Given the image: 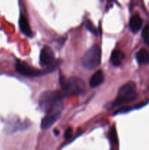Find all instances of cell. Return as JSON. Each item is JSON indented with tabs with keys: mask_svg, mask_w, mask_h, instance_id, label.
Instances as JSON below:
<instances>
[{
	"mask_svg": "<svg viewBox=\"0 0 149 150\" xmlns=\"http://www.w3.org/2000/svg\"><path fill=\"white\" fill-rule=\"evenodd\" d=\"M63 95L58 91H48L40 95L39 105L46 114H61Z\"/></svg>",
	"mask_w": 149,
	"mask_h": 150,
	"instance_id": "cell-1",
	"label": "cell"
},
{
	"mask_svg": "<svg viewBox=\"0 0 149 150\" xmlns=\"http://www.w3.org/2000/svg\"><path fill=\"white\" fill-rule=\"evenodd\" d=\"M60 85L61 93L65 96H75L84 92L86 85L84 81L76 77L65 79L63 76H60Z\"/></svg>",
	"mask_w": 149,
	"mask_h": 150,
	"instance_id": "cell-2",
	"label": "cell"
},
{
	"mask_svg": "<svg viewBox=\"0 0 149 150\" xmlns=\"http://www.w3.org/2000/svg\"><path fill=\"white\" fill-rule=\"evenodd\" d=\"M136 84L133 81H129L121 86L118 91L116 100L112 103V107H117L124 103L132 102L137 98Z\"/></svg>",
	"mask_w": 149,
	"mask_h": 150,
	"instance_id": "cell-3",
	"label": "cell"
},
{
	"mask_svg": "<svg viewBox=\"0 0 149 150\" xmlns=\"http://www.w3.org/2000/svg\"><path fill=\"white\" fill-rule=\"evenodd\" d=\"M102 58V51L98 45L91 47L82 58V64L86 69L89 70H94L100 64Z\"/></svg>",
	"mask_w": 149,
	"mask_h": 150,
	"instance_id": "cell-4",
	"label": "cell"
},
{
	"mask_svg": "<svg viewBox=\"0 0 149 150\" xmlns=\"http://www.w3.org/2000/svg\"><path fill=\"white\" fill-rule=\"evenodd\" d=\"M15 70L19 74L26 77H37L45 73V72L32 68L23 62H18L16 63Z\"/></svg>",
	"mask_w": 149,
	"mask_h": 150,
	"instance_id": "cell-5",
	"label": "cell"
},
{
	"mask_svg": "<svg viewBox=\"0 0 149 150\" xmlns=\"http://www.w3.org/2000/svg\"><path fill=\"white\" fill-rule=\"evenodd\" d=\"M55 59V54L52 48L49 46H45L40 52L39 61L42 66L51 65L53 63Z\"/></svg>",
	"mask_w": 149,
	"mask_h": 150,
	"instance_id": "cell-6",
	"label": "cell"
},
{
	"mask_svg": "<svg viewBox=\"0 0 149 150\" xmlns=\"http://www.w3.org/2000/svg\"><path fill=\"white\" fill-rule=\"evenodd\" d=\"M61 114H47L41 122V128L47 130L53 125L57 120L61 117Z\"/></svg>",
	"mask_w": 149,
	"mask_h": 150,
	"instance_id": "cell-7",
	"label": "cell"
},
{
	"mask_svg": "<svg viewBox=\"0 0 149 150\" xmlns=\"http://www.w3.org/2000/svg\"><path fill=\"white\" fill-rule=\"evenodd\" d=\"M105 76L102 70H99L91 76L89 81V86L91 88H95L99 86L104 82Z\"/></svg>",
	"mask_w": 149,
	"mask_h": 150,
	"instance_id": "cell-8",
	"label": "cell"
},
{
	"mask_svg": "<svg viewBox=\"0 0 149 150\" xmlns=\"http://www.w3.org/2000/svg\"><path fill=\"white\" fill-rule=\"evenodd\" d=\"M19 27L20 31L28 37L32 36V32L31 29L30 25H29L28 19L25 17L23 15H21L19 18Z\"/></svg>",
	"mask_w": 149,
	"mask_h": 150,
	"instance_id": "cell-9",
	"label": "cell"
},
{
	"mask_svg": "<svg viewBox=\"0 0 149 150\" xmlns=\"http://www.w3.org/2000/svg\"><path fill=\"white\" fill-rule=\"evenodd\" d=\"M142 25H143V19L138 14L134 15L130 18L129 27L131 32L134 33H136L140 30V28L142 27Z\"/></svg>",
	"mask_w": 149,
	"mask_h": 150,
	"instance_id": "cell-10",
	"label": "cell"
},
{
	"mask_svg": "<svg viewBox=\"0 0 149 150\" xmlns=\"http://www.w3.org/2000/svg\"><path fill=\"white\" fill-rule=\"evenodd\" d=\"M125 57V54L122 51L118 49L114 50L111 54L110 61L114 66H119L121 64V62Z\"/></svg>",
	"mask_w": 149,
	"mask_h": 150,
	"instance_id": "cell-11",
	"label": "cell"
},
{
	"mask_svg": "<svg viewBox=\"0 0 149 150\" xmlns=\"http://www.w3.org/2000/svg\"><path fill=\"white\" fill-rule=\"evenodd\" d=\"M136 59L140 64H148L149 52L145 48H142L136 54Z\"/></svg>",
	"mask_w": 149,
	"mask_h": 150,
	"instance_id": "cell-12",
	"label": "cell"
},
{
	"mask_svg": "<svg viewBox=\"0 0 149 150\" xmlns=\"http://www.w3.org/2000/svg\"><path fill=\"white\" fill-rule=\"evenodd\" d=\"M110 140L112 143L115 145H118V136H117V132H116V128L115 127V126L112 127V128L111 129L110 133Z\"/></svg>",
	"mask_w": 149,
	"mask_h": 150,
	"instance_id": "cell-13",
	"label": "cell"
},
{
	"mask_svg": "<svg viewBox=\"0 0 149 150\" xmlns=\"http://www.w3.org/2000/svg\"><path fill=\"white\" fill-rule=\"evenodd\" d=\"M143 39H144L145 42L149 46V24H147L144 27L142 33Z\"/></svg>",
	"mask_w": 149,
	"mask_h": 150,
	"instance_id": "cell-14",
	"label": "cell"
},
{
	"mask_svg": "<svg viewBox=\"0 0 149 150\" xmlns=\"http://www.w3.org/2000/svg\"><path fill=\"white\" fill-rule=\"evenodd\" d=\"M86 26L89 31H90L91 33L94 34V35H97V30H96V27L93 26V23L90 21H87L86 23Z\"/></svg>",
	"mask_w": 149,
	"mask_h": 150,
	"instance_id": "cell-15",
	"label": "cell"
},
{
	"mask_svg": "<svg viewBox=\"0 0 149 150\" xmlns=\"http://www.w3.org/2000/svg\"><path fill=\"white\" fill-rule=\"evenodd\" d=\"M72 129L71 127H68V128L66 130L65 133H64V138L67 140H70L72 138Z\"/></svg>",
	"mask_w": 149,
	"mask_h": 150,
	"instance_id": "cell-16",
	"label": "cell"
},
{
	"mask_svg": "<svg viewBox=\"0 0 149 150\" xmlns=\"http://www.w3.org/2000/svg\"><path fill=\"white\" fill-rule=\"evenodd\" d=\"M53 132H54V134H55L56 136H57L59 135V131H58V130H57L56 129H55V130H53Z\"/></svg>",
	"mask_w": 149,
	"mask_h": 150,
	"instance_id": "cell-17",
	"label": "cell"
}]
</instances>
